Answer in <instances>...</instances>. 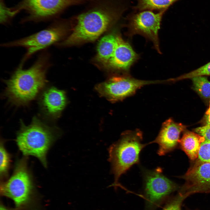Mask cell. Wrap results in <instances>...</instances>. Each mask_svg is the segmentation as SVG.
Returning a JSON list of instances; mask_svg holds the SVG:
<instances>
[{
  "instance_id": "1",
  "label": "cell",
  "mask_w": 210,
  "mask_h": 210,
  "mask_svg": "<svg viewBox=\"0 0 210 210\" xmlns=\"http://www.w3.org/2000/svg\"><path fill=\"white\" fill-rule=\"evenodd\" d=\"M52 65L50 55L44 50L30 67L19 66L9 78L4 80L3 96L12 105H27L44 89L48 83L47 74Z\"/></svg>"
},
{
  "instance_id": "2",
  "label": "cell",
  "mask_w": 210,
  "mask_h": 210,
  "mask_svg": "<svg viewBox=\"0 0 210 210\" xmlns=\"http://www.w3.org/2000/svg\"><path fill=\"white\" fill-rule=\"evenodd\" d=\"M16 140L19 150L25 156L36 157L46 167L47 153L60 136V131L57 127L47 123L36 116L33 117L28 125L21 120Z\"/></svg>"
},
{
  "instance_id": "3",
  "label": "cell",
  "mask_w": 210,
  "mask_h": 210,
  "mask_svg": "<svg viewBox=\"0 0 210 210\" xmlns=\"http://www.w3.org/2000/svg\"><path fill=\"white\" fill-rule=\"evenodd\" d=\"M143 133L139 129L124 132L120 139L108 148V161L114 181L110 186L123 188L119 183L121 176L132 166L139 162L142 150L148 144H143Z\"/></svg>"
},
{
  "instance_id": "4",
  "label": "cell",
  "mask_w": 210,
  "mask_h": 210,
  "mask_svg": "<svg viewBox=\"0 0 210 210\" xmlns=\"http://www.w3.org/2000/svg\"><path fill=\"white\" fill-rule=\"evenodd\" d=\"M88 0H20L11 11L16 15L20 12L26 14L21 23L54 20L68 7L85 2Z\"/></svg>"
},
{
  "instance_id": "5",
  "label": "cell",
  "mask_w": 210,
  "mask_h": 210,
  "mask_svg": "<svg viewBox=\"0 0 210 210\" xmlns=\"http://www.w3.org/2000/svg\"><path fill=\"white\" fill-rule=\"evenodd\" d=\"M34 190L32 178L27 160L22 158L17 161L11 177L1 184V194L10 199L16 206L20 208L29 203Z\"/></svg>"
},
{
  "instance_id": "6",
  "label": "cell",
  "mask_w": 210,
  "mask_h": 210,
  "mask_svg": "<svg viewBox=\"0 0 210 210\" xmlns=\"http://www.w3.org/2000/svg\"><path fill=\"white\" fill-rule=\"evenodd\" d=\"M63 21L56 19L43 30L25 37L3 43L1 46L5 48L22 47L26 48L27 52L20 63L23 65L25 60L34 53L58 43L64 34Z\"/></svg>"
},
{
  "instance_id": "7",
  "label": "cell",
  "mask_w": 210,
  "mask_h": 210,
  "mask_svg": "<svg viewBox=\"0 0 210 210\" xmlns=\"http://www.w3.org/2000/svg\"><path fill=\"white\" fill-rule=\"evenodd\" d=\"M143 178L147 210H152L158 206L178 188L176 184L163 174L160 168L152 170H145Z\"/></svg>"
},
{
  "instance_id": "8",
  "label": "cell",
  "mask_w": 210,
  "mask_h": 210,
  "mask_svg": "<svg viewBox=\"0 0 210 210\" xmlns=\"http://www.w3.org/2000/svg\"><path fill=\"white\" fill-rule=\"evenodd\" d=\"M161 83V80H142L125 75L113 76L97 85L95 89L101 96L110 101L115 102L133 95L144 85Z\"/></svg>"
},
{
  "instance_id": "9",
  "label": "cell",
  "mask_w": 210,
  "mask_h": 210,
  "mask_svg": "<svg viewBox=\"0 0 210 210\" xmlns=\"http://www.w3.org/2000/svg\"><path fill=\"white\" fill-rule=\"evenodd\" d=\"M167 10H161L157 13L145 10L130 16L127 25L128 36L142 35L150 40L157 51L161 54L158 32L162 16Z\"/></svg>"
},
{
  "instance_id": "10",
  "label": "cell",
  "mask_w": 210,
  "mask_h": 210,
  "mask_svg": "<svg viewBox=\"0 0 210 210\" xmlns=\"http://www.w3.org/2000/svg\"><path fill=\"white\" fill-rule=\"evenodd\" d=\"M182 177L185 182L179 192L187 197L195 193L210 192V163H197Z\"/></svg>"
},
{
  "instance_id": "11",
  "label": "cell",
  "mask_w": 210,
  "mask_h": 210,
  "mask_svg": "<svg viewBox=\"0 0 210 210\" xmlns=\"http://www.w3.org/2000/svg\"><path fill=\"white\" fill-rule=\"evenodd\" d=\"M67 103L65 92L54 86L45 88L40 94L38 104L44 118L53 121L60 116Z\"/></svg>"
},
{
  "instance_id": "12",
  "label": "cell",
  "mask_w": 210,
  "mask_h": 210,
  "mask_svg": "<svg viewBox=\"0 0 210 210\" xmlns=\"http://www.w3.org/2000/svg\"><path fill=\"white\" fill-rule=\"evenodd\" d=\"M186 128V126L182 124L169 119L162 124L155 139L148 144H157L159 146L158 154L160 156L164 155L175 148L179 142L180 133Z\"/></svg>"
},
{
  "instance_id": "13",
  "label": "cell",
  "mask_w": 210,
  "mask_h": 210,
  "mask_svg": "<svg viewBox=\"0 0 210 210\" xmlns=\"http://www.w3.org/2000/svg\"><path fill=\"white\" fill-rule=\"evenodd\" d=\"M139 57L129 43L118 35L115 50L106 65L116 70L127 71Z\"/></svg>"
},
{
  "instance_id": "14",
  "label": "cell",
  "mask_w": 210,
  "mask_h": 210,
  "mask_svg": "<svg viewBox=\"0 0 210 210\" xmlns=\"http://www.w3.org/2000/svg\"><path fill=\"white\" fill-rule=\"evenodd\" d=\"M205 140L203 136L198 134L187 131L184 133L179 142L189 158L194 160L198 157L201 143Z\"/></svg>"
},
{
  "instance_id": "15",
  "label": "cell",
  "mask_w": 210,
  "mask_h": 210,
  "mask_svg": "<svg viewBox=\"0 0 210 210\" xmlns=\"http://www.w3.org/2000/svg\"><path fill=\"white\" fill-rule=\"evenodd\" d=\"M118 35L109 34L99 40L97 48V59L107 65L114 53L117 42Z\"/></svg>"
},
{
  "instance_id": "16",
  "label": "cell",
  "mask_w": 210,
  "mask_h": 210,
  "mask_svg": "<svg viewBox=\"0 0 210 210\" xmlns=\"http://www.w3.org/2000/svg\"><path fill=\"white\" fill-rule=\"evenodd\" d=\"M178 0H137L136 8L138 10H161L167 9Z\"/></svg>"
},
{
  "instance_id": "17",
  "label": "cell",
  "mask_w": 210,
  "mask_h": 210,
  "mask_svg": "<svg viewBox=\"0 0 210 210\" xmlns=\"http://www.w3.org/2000/svg\"><path fill=\"white\" fill-rule=\"evenodd\" d=\"M194 90L202 97L210 98V81L207 78L198 76L191 78Z\"/></svg>"
},
{
  "instance_id": "18",
  "label": "cell",
  "mask_w": 210,
  "mask_h": 210,
  "mask_svg": "<svg viewBox=\"0 0 210 210\" xmlns=\"http://www.w3.org/2000/svg\"><path fill=\"white\" fill-rule=\"evenodd\" d=\"M0 175L1 178L3 179L6 178L8 176L10 157L2 142L0 143Z\"/></svg>"
},
{
  "instance_id": "19",
  "label": "cell",
  "mask_w": 210,
  "mask_h": 210,
  "mask_svg": "<svg viewBox=\"0 0 210 210\" xmlns=\"http://www.w3.org/2000/svg\"><path fill=\"white\" fill-rule=\"evenodd\" d=\"M208 75H210V62L190 72L176 78H171V81H175L186 79L192 78L197 76Z\"/></svg>"
},
{
  "instance_id": "20",
  "label": "cell",
  "mask_w": 210,
  "mask_h": 210,
  "mask_svg": "<svg viewBox=\"0 0 210 210\" xmlns=\"http://www.w3.org/2000/svg\"><path fill=\"white\" fill-rule=\"evenodd\" d=\"M187 197L178 192L175 196L167 200L162 210H181L182 203Z\"/></svg>"
},
{
  "instance_id": "21",
  "label": "cell",
  "mask_w": 210,
  "mask_h": 210,
  "mask_svg": "<svg viewBox=\"0 0 210 210\" xmlns=\"http://www.w3.org/2000/svg\"><path fill=\"white\" fill-rule=\"evenodd\" d=\"M197 157L200 162L210 163V141L205 139L201 143Z\"/></svg>"
},
{
  "instance_id": "22",
  "label": "cell",
  "mask_w": 210,
  "mask_h": 210,
  "mask_svg": "<svg viewBox=\"0 0 210 210\" xmlns=\"http://www.w3.org/2000/svg\"><path fill=\"white\" fill-rule=\"evenodd\" d=\"M194 131L203 136L205 140L210 141V126L206 125L195 128Z\"/></svg>"
},
{
  "instance_id": "23",
  "label": "cell",
  "mask_w": 210,
  "mask_h": 210,
  "mask_svg": "<svg viewBox=\"0 0 210 210\" xmlns=\"http://www.w3.org/2000/svg\"><path fill=\"white\" fill-rule=\"evenodd\" d=\"M206 125L210 126V111L207 114L206 117Z\"/></svg>"
},
{
  "instance_id": "24",
  "label": "cell",
  "mask_w": 210,
  "mask_h": 210,
  "mask_svg": "<svg viewBox=\"0 0 210 210\" xmlns=\"http://www.w3.org/2000/svg\"><path fill=\"white\" fill-rule=\"evenodd\" d=\"M0 210H9L7 209L3 206L1 205L0 208Z\"/></svg>"
}]
</instances>
